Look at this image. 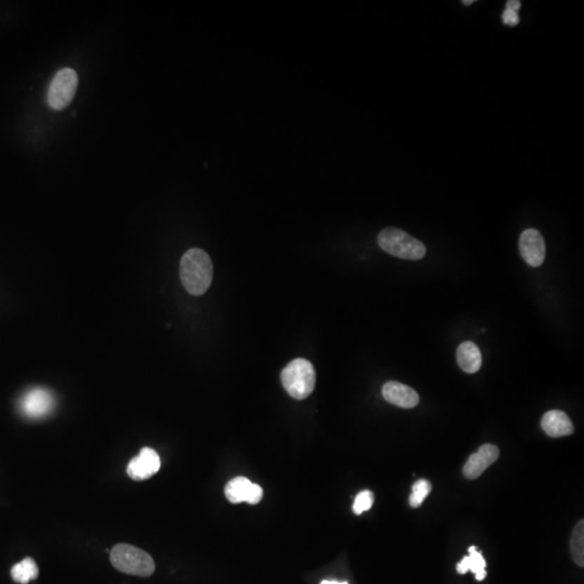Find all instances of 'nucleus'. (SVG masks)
Listing matches in <instances>:
<instances>
[{"label":"nucleus","mask_w":584,"mask_h":584,"mask_svg":"<svg viewBox=\"0 0 584 584\" xmlns=\"http://www.w3.org/2000/svg\"><path fill=\"white\" fill-rule=\"evenodd\" d=\"M570 551L573 561L580 567L584 566V521H580L576 525L570 540Z\"/></svg>","instance_id":"16"},{"label":"nucleus","mask_w":584,"mask_h":584,"mask_svg":"<svg viewBox=\"0 0 584 584\" xmlns=\"http://www.w3.org/2000/svg\"><path fill=\"white\" fill-rule=\"evenodd\" d=\"M500 456V450L497 446L485 444L482 446L477 453H473L467 459L463 467V475L467 479H479V476L497 461Z\"/></svg>","instance_id":"9"},{"label":"nucleus","mask_w":584,"mask_h":584,"mask_svg":"<svg viewBox=\"0 0 584 584\" xmlns=\"http://www.w3.org/2000/svg\"><path fill=\"white\" fill-rule=\"evenodd\" d=\"M382 395L387 403L397 407L415 408L419 404V394L406 384L397 381H390L382 387Z\"/></svg>","instance_id":"10"},{"label":"nucleus","mask_w":584,"mask_h":584,"mask_svg":"<svg viewBox=\"0 0 584 584\" xmlns=\"http://www.w3.org/2000/svg\"><path fill=\"white\" fill-rule=\"evenodd\" d=\"M78 86L77 73L73 69H60L50 84L47 101L51 109L61 111L71 104Z\"/></svg>","instance_id":"5"},{"label":"nucleus","mask_w":584,"mask_h":584,"mask_svg":"<svg viewBox=\"0 0 584 584\" xmlns=\"http://www.w3.org/2000/svg\"><path fill=\"white\" fill-rule=\"evenodd\" d=\"M39 569L35 561L31 557H26L11 568V577L18 583L27 584L31 580L37 579Z\"/></svg>","instance_id":"14"},{"label":"nucleus","mask_w":584,"mask_h":584,"mask_svg":"<svg viewBox=\"0 0 584 584\" xmlns=\"http://www.w3.org/2000/svg\"><path fill=\"white\" fill-rule=\"evenodd\" d=\"M161 458L155 450L145 447L129 462L127 473L135 481H144L155 475L161 469Z\"/></svg>","instance_id":"8"},{"label":"nucleus","mask_w":584,"mask_h":584,"mask_svg":"<svg viewBox=\"0 0 584 584\" xmlns=\"http://www.w3.org/2000/svg\"><path fill=\"white\" fill-rule=\"evenodd\" d=\"M457 363L464 373H477L483 364L481 350L473 342H463L457 350Z\"/></svg>","instance_id":"12"},{"label":"nucleus","mask_w":584,"mask_h":584,"mask_svg":"<svg viewBox=\"0 0 584 584\" xmlns=\"http://www.w3.org/2000/svg\"><path fill=\"white\" fill-rule=\"evenodd\" d=\"M180 277L189 293L204 295L213 278V265L207 252L199 248L187 250L180 262Z\"/></svg>","instance_id":"1"},{"label":"nucleus","mask_w":584,"mask_h":584,"mask_svg":"<svg viewBox=\"0 0 584 584\" xmlns=\"http://www.w3.org/2000/svg\"><path fill=\"white\" fill-rule=\"evenodd\" d=\"M262 497H263V489L259 485H257V484H252L249 491H248L246 502L251 504V505H255V504H258L261 501Z\"/></svg>","instance_id":"19"},{"label":"nucleus","mask_w":584,"mask_h":584,"mask_svg":"<svg viewBox=\"0 0 584 584\" xmlns=\"http://www.w3.org/2000/svg\"><path fill=\"white\" fill-rule=\"evenodd\" d=\"M281 379L287 393L301 401L309 397L315 389V368L307 359L296 358L284 368Z\"/></svg>","instance_id":"2"},{"label":"nucleus","mask_w":584,"mask_h":584,"mask_svg":"<svg viewBox=\"0 0 584 584\" xmlns=\"http://www.w3.org/2000/svg\"><path fill=\"white\" fill-rule=\"evenodd\" d=\"M251 485V482L247 477H243V476L232 479L225 487V496H227V500L234 504L246 502V498H247L248 491H249Z\"/></svg>","instance_id":"15"},{"label":"nucleus","mask_w":584,"mask_h":584,"mask_svg":"<svg viewBox=\"0 0 584 584\" xmlns=\"http://www.w3.org/2000/svg\"><path fill=\"white\" fill-rule=\"evenodd\" d=\"M519 251L526 263L530 267H539L545 260V243L538 230L528 229L519 237Z\"/></svg>","instance_id":"7"},{"label":"nucleus","mask_w":584,"mask_h":584,"mask_svg":"<svg viewBox=\"0 0 584 584\" xmlns=\"http://www.w3.org/2000/svg\"><path fill=\"white\" fill-rule=\"evenodd\" d=\"M375 501V496L370 490H364L356 496L353 504V512L356 515H361L364 512L368 511L373 507Z\"/></svg>","instance_id":"18"},{"label":"nucleus","mask_w":584,"mask_h":584,"mask_svg":"<svg viewBox=\"0 0 584 584\" xmlns=\"http://www.w3.org/2000/svg\"><path fill=\"white\" fill-rule=\"evenodd\" d=\"M502 20L503 23L509 26H516L519 23V17L517 12L512 11V10L505 9L502 13Z\"/></svg>","instance_id":"20"},{"label":"nucleus","mask_w":584,"mask_h":584,"mask_svg":"<svg viewBox=\"0 0 584 584\" xmlns=\"http://www.w3.org/2000/svg\"><path fill=\"white\" fill-rule=\"evenodd\" d=\"M474 3H475V0H469V1H467V0H464V1H462V4H463V5H465V6H470V5H472V4H474Z\"/></svg>","instance_id":"23"},{"label":"nucleus","mask_w":584,"mask_h":584,"mask_svg":"<svg viewBox=\"0 0 584 584\" xmlns=\"http://www.w3.org/2000/svg\"><path fill=\"white\" fill-rule=\"evenodd\" d=\"M112 565L121 573L138 577H150L155 571L152 556L139 548L119 543L109 553Z\"/></svg>","instance_id":"4"},{"label":"nucleus","mask_w":584,"mask_h":584,"mask_svg":"<svg viewBox=\"0 0 584 584\" xmlns=\"http://www.w3.org/2000/svg\"><path fill=\"white\" fill-rule=\"evenodd\" d=\"M432 490V485L427 479H420L416 482L413 486V493L409 497L410 507L413 509L421 507L424 500L430 495Z\"/></svg>","instance_id":"17"},{"label":"nucleus","mask_w":584,"mask_h":584,"mask_svg":"<svg viewBox=\"0 0 584 584\" xmlns=\"http://www.w3.org/2000/svg\"><path fill=\"white\" fill-rule=\"evenodd\" d=\"M321 584H349L347 582H338V581H330V580H324L321 581Z\"/></svg>","instance_id":"22"},{"label":"nucleus","mask_w":584,"mask_h":584,"mask_svg":"<svg viewBox=\"0 0 584 584\" xmlns=\"http://www.w3.org/2000/svg\"><path fill=\"white\" fill-rule=\"evenodd\" d=\"M378 245L393 257L411 261L421 260L427 253V248L419 239L396 227L382 230L378 235Z\"/></svg>","instance_id":"3"},{"label":"nucleus","mask_w":584,"mask_h":584,"mask_svg":"<svg viewBox=\"0 0 584 584\" xmlns=\"http://www.w3.org/2000/svg\"><path fill=\"white\" fill-rule=\"evenodd\" d=\"M469 556H465L457 565V571L461 575L472 571L475 575L477 581H483L487 573H486V561L484 559L481 552L477 551V548L471 547L469 549Z\"/></svg>","instance_id":"13"},{"label":"nucleus","mask_w":584,"mask_h":584,"mask_svg":"<svg viewBox=\"0 0 584 584\" xmlns=\"http://www.w3.org/2000/svg\"><path fill=\"white\" fill-rule=\"evenodd\" d=\"M55 399L51 392L43 387H36L26 392L20 399V410L29 419H41L51 413Z\"/></svg>","instance_id":"6"},{"label":"nucleus","mask_w":584,"mask_h":584,"mask_svg":"<svg viewBox=\"0 0 584 584\" xmlns=\"http://www.w3.org/2000/svg\"><path fill=\"white\" fill-rule=\"evenodd\" d=\"M522 3L519 0H509L507 1V9L517 12L521 9Z\"/></svg>","instance_id":"21"},{"label":"nucleus","mask_w":584,"mask_h":584,"mask_svg":"<svg viewBox=\"0 0 584 584\" xmlns=\"http://www.w3.org/2000/svg\"><path fill=\"white\" fill-rule=\"evenodd\" d=\"M541 427L550 437L559 438L571 435L575 431L573 422L561 410H551L544 413Z\"/></svg>","instance_id":"11"}]
</instances>
